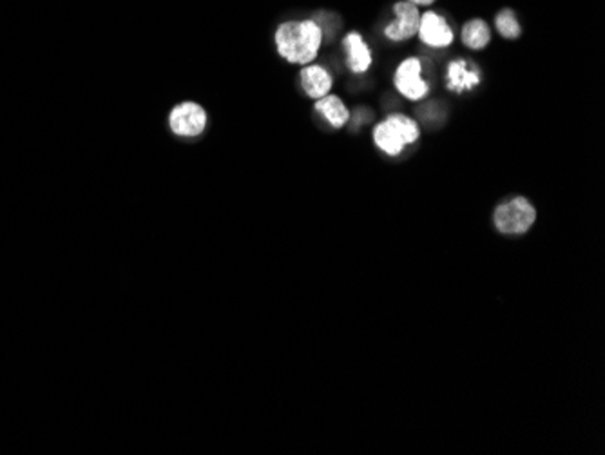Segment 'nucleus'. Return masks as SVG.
I'll return each mask as SVG.
<instances>
[{
	"label": "nucleus",
	"instance_id": "obj_8",
	"mask_svg": "<svg viewBox=\"0 0 605 455\" xmlns=\"http://www.w3.org/2000/svg\"><path fill=\"white\" fill-rule=\"evenodd\" d=\"M301 84L310 98H323L332 89V74L321 66H307L301 71Z\"/></svg>",
	"mask_w": 605,
	"mask_h": 455
},
{
	"label": "nucleus",
	"instance_id": "obj_4",
	"mask_svg": "<svg viewBox=\"0 0 605 455\" xmlns=\"http://www.w3.org/2000/svg\"><path fill=\"white\" fill-rule=\"evenodd\" d=\"M421 74L423 64L419 58L404 60L395 71V88L401 95H404L410 100H421L428 95L430 89Z\"/></svg>",
	"mask_w": 605,
	"mask_h": 455
},
{
	"label": "nucleus",
	"instance_id": "obj_1",
	"mask_svg": "<svg viewBox=\"0 0 605 455\" xmlns=\"http://www.w3.org/2000/svg\"><path fill=\"white\" fill-rule=\"evenodd\" d=\"M323 42V29L314 20H290L278 27L276 46L280 55L292 64L316 60Z\"/></svg>",
	"mask_w": 605,
	"mask_h": 455
},
{
	"label": "nucleus",
	"instance_id": "obj_15",
	"mask_svg": "<svg viewBox=\"0 0 605 455\" xmlns=\"http://www.w3.org/2000/svg\"><path fill=\"white\" fill-rule=\"evenodd\" d=\"M408 3H411L415 6H428V4L435 3V0H408Z\"/></svg>",
	"mask_w": 605,
	"mask_h": 455
},
{
	"label": "nucleus",
	"instance_id": "obj_6",
	"mask_svg": "<svg viewBox=\"0 0 605 455\" xmlns=\"http://www.w3.org/2000/svg\"><path fill=\"white\" fill-rule=\"evenodd\" d=\"M417 33L421 36V41L432 48H446L453 42L451 27L440 15L433 12L421 15V24H419Z\"/></svg>",
	"mask_w": 605,
	"mask_h": 455
},
{
	"label": "nucleus",
	"instance_id": "obj_2",
	"mask_svg": "<svg viewBox=\"0 0 605 455\" xmlns=\"http://www.w3.org/2000/svg\"><path fill=\"white\" fill-rule=\"evenodd\" d=\"M535 220V207L522 197L499 205L495 211V225L504 235H524L532 229Z\"/></svg>",
	"mask_w": 605,
	"mask_h": 455
},
{
	"label": "nucleus",
	"instance_id": "obj_13",
	"mask_svg": "<svg viewBox=\"0 0 605 455\" xmlns=\"http://www.w3.org/2000/svg\"><path fill=\"white\" fill-rule=\"evenodd\" d=\"M387 122L399 133V136L402 138V142L408 145V143H413L415 140L419 138V127L417 124H415L411 119L404 117V115H390L387 119Z\"/></svg>",
	"mask_w": 605,
	"mask_h": 455
},
{
	"label": "nucleus",
	"instance_id": "obj_5",
	"mask_svg": "<svg viewBox=\"0 0 605 455\" xmlns=\"http://www.w3.org/2000/svg\"><path fill=\"white\" fill-rule=\"evenodd\" d=\"M394 10L397 15V20L387 26L385 29V35L388 36V39L401 42V41L411 39L413 35H417L419 24H421V13L417 6L411 3H397Z\"/></svg>",
	"mask_w": 605,
	"mask_h": 455
},
{
	"label": "nucleus",
	"instance_id": "obj_9",
	"mask_svg": "<svg viewBox=\"0 0 605 455\" xmlns=\"http://www.w3.org/2000/svg\"><path fill=\"white\" fill-rule=\"evenodd\" d=\"M343 46H345V51H347L348 67L354 73L368 71V67L371 64V53H370L366 42L361 39V35H357V33L347 35Z\"/></svg>",
	"mask_w": 605,
	"mask_h": 455
},
{
	"label": "nucleus",
	"instance_id": "obj_10",
	"mask_svg": "<svg viewBox=\"0 0 605 455\" xmlns=\"http://www.w3.org/2000/svg\"><path fill=\"white\" fill-rule=\"evenodd\" d=\"M316 111L319 112V115H323L326 119V122L335 129L343 127L350 119V112H348L347 105L343 104V100L339 96H333V95H326V96L319 98L316 104Z\"/></svg>",
	"mask_w": 605,
	"mask_h": 455
},
{
	"label": "nucleus",
	"instance_id": "obj_3",
	"mask_svg": "<svg viewBox=\"0 0 605 455\" xmlns=\"http://www.w3.org/2000/svg\"><path fill=\"white\" fill-rule=\"evenodd\" d=\"M169 127L178 136H198L207 127V112L196 102H183L171 111Z\"/></svg>",
	"mask_w": 605,
	"mask_h": 455
},
{
	"label": "nucleus",
	"instance_id": "obj_7",
	"mask_svg": "<svg viewBox=\"0 0 605 455\" xmlns=\"http://www.w3.org/2000/svg\"><path fill=\"white\" fill-rule=\"evenodd\" d=\"M446 82L448 89H451L453 93L470 91L480 84V73L477 69H471L466 60L459 58L448 66Z\"/></svg>",
	"mask_w": 605,
	"mask_h": 455
},
{
	"label": "nucleus",
	"instance_id": "obj_12",
	"mask_svg": "<svg viewBox=\"0 0 605 455\" xmlns=\"http://www.w3.org/2000/svg\"><path fill=\"white\" fill-rule=\"evenodd\" d=\"M489 26L480 19H473L463 27V42L470 50H484L489 44Z\"/></svg>",
	"mask_w": 605,
	"mask_h": 455
},
{
	"label": "nucleus",
	"instance_id": "obj_11",
	"mask_svg": "<svg viewBox=\"0 0 605 455\" xmlns=\"http://www.w3.org/2000/svg\"><path fill=\"white\" fill-rule=\"evenodd\" d=\"M373 140H375L377 147L383 149L385 153L390 155V157L401 155V153H402V149H404V145H406V143L402 142V138L399 136V133H397L387 120L381 122L379 126L375 127V131H373Z\"/></svg>",
	"mask_w": 605,
	"mask_h": 455
},
{
	"label": "nucleus",
	"instance_id": "obj_14",
	"mask_svg": "<svg viewBox=\"0 0 605 455\" xmlns=\"http://www.w3.org/2000/svg\"><path fill=\"white\" fill-rule=\"evenodd\" d=\"M497 29L504 36V39H518L522 29L515 19V13L511 10H504L497 15Z\"/></svg>",
	"mask_w": 605,
	"mask_h": 455
}]
</instances>
